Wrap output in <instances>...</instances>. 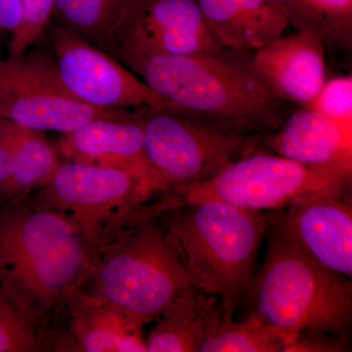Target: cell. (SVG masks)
<instances>
[{"label": "cell", "mask_w": 352, "mask_h": 352, "mask_svg": "<svg viewBox=\"0 0 352 352\" xmlns=\"http://www.w3.org/2000/svg\"><path fill=\"white\" fill-rule=\"evenodd\" d=\"M168 106V113L219 122L242 133L277 129L281 101L249 67L222 54L155 55L122 62Z\"/></svg>", "instance_id": "3"}, {"label": "cell", "mask_w": 352, "mask_h": 352, "mask_svg": "<svg viewBox=\"0 0 352 352\" xmlns=\"http://www.w3.org/2000/svg\"><path fill=\"white\" fill-rule=\"evenodd\" d=\"M60 307L68 314L69 351L146 352L142 326L82 287L69 291Z\"/></svg>", "instance_id": "16"}, {"label": "cell", "mask_w": 352, "mask_h": 352, "mask_svg": "<svg viewBox=\"0 0 352 352\" xmlns=\"http://www.w3.org/2000/svg\"><path fill=\"white\" fill-rule=\"evenodd\" d=\"M63 161L45 132L23 126L12 171L0 185V204L27 199L50 182Z\"/></svg>", "instance_id": "19"}, {"label": "cell", "mask_w": 352, "mask_h": 352, "mask_svg": "<svg viewBox=\"0 0 352 352\" xmlns=\"http://www.w3.org/2000/svg\"><path fill=\"white\" fill-rule=\"evenodd\" d=\"M143 116L133 120H91L62 133L55 145L64 161L126 171L155 193H161L146 159Z\"/></svg>", "instance_id": "14"}, {"label": "cell", "mask_w": 352, "mask_h": 352, "mask_svg": "<svg viewBox=\"0 0 352 352\" xmlns=\"http://www.w3.org/2000/svg\"><path fill=\"white\" fill-rule=\"evenodd\" d=\"M23 21L9 41L8 57H19L45 34L53 16L52 0H22Z\"/></svg>", "instance_id": "24"}, {"label": "cell", "mask_w": 352, "mask_h": 352, "mask_svg": "<svg viewBox=\"0 0 352 352\" xmlns=\"http://www.w3.org/2000/svg\"><path fill=\"white\" fill-rule=\"evenodd\" d=\"M22 129L19 124L0 118V185L12 171Z\"/></svg>", "instance_id": "27"}, {"label": "cell", "mask_w": 352, "mask_h": 352, "mask_svg": "<svg viewBox=\"0 0 352 352\" xmlns=\"http://www.w3.org/2000/svg\"><path fill=\"white\" fill-rule=\"evenodd\" d=\"M164 228L192 284L219 298L222 321L247 298L270 217L226 201L180 204L166 210Z\"/></svg>", "instance_id": "2"}, {"label": "cell", "mask_w": 352, "mask_h": 352, "mask_svg": "<svg viewBox=\"0 0 352 352\" xmlns=\"http://www.w3.org/2000/svg\"><path fill=\"white\" fill-rule=\"evenodd\" d=\"M195 1L224 50H258L280 38L289 24L286 12L275 0Z\"/></svg>", "instance_id": "17"}, {"label": "cell", "mask_w": 352, "mask_h": 352, "mask_svg": "<svg viewBox=\"0 0 352 352\" xmlns=\"http://www.w3.org/2000/svg\"><path fill=\"white\" fill-rule=\"evenodd\" d=\"M351 351L349 336L302 331L296 333L281 352H347Z\"/></svg>", "instance_id": "26"}, {"label": "cell", "mask_w": 352, "mask_h": 352, "mask_svg": "<svg viewBox=\"0 0 352 352\" xmlns=\"http://www.w3.org/2000/svg\"><path fill=\"white\" fill-rule=\"evenodd\" d=\"M275 1H276L277 3L284 9L285 12H286L287 9L294 3L295 0H275Z\"/></svg>", "instance_id": "29"}, {"label": "cell", "mask_w": 352, "mask_h": 352, "mask_svg": "<svg viewBox=\"0 0 352 352\" xmlns=\"http://www.w3.org/2000/svg\"><path fill=\"white\" fill-rule=\"evenodd\" d=\"M155 194L126 171L63 161L50 182L32 192L27 201L68 217L95 265L139 222L179 205L173 193L151 203Z\"/></svg>", "instance_id": "5"}, {"label": "cell", "mask_w": 352, "mask_h": 352, "mask_svg": "<svg viewBox=\"0 0 352 352\" xmlns=\"http://www.w3.org/2000/svg\"><path fill=\"white\" fill-rule=\"evenodd\" d=\"M94 267L68 217L27 199L0 204V292L36 328Z\"/></svg>", "instance_id": "1"}, {"label": "cell", "mask_w": 352, "mask_h": 352, "mask_svg": "<svg viewBox=\"0 0 352 352\" xmlns=\"http://www.w3.org/2000/svg\"><path fill=\"white\" fill-rule=\"evenodd\" d=\"M309 108L326 116L340 126L352 129L351 75L326 80Z\"/></svg>", "instance_id": "25"}, {"label": "cell", "mask_w": 352, "mask_h": 352, "mask_svg": "<svg viewBox=\"0 0 352 352\" xmlns=\"http://www.w3.org/2000/svg\"><path fill=\"white\" fill-rule=\"evenodd\" d=\"M352 173L321 170L281 156L256 153L229 164L214 177L175 192L182 204L226 201L245 210H281L317 197H344Z\"/></svg>", "instance_id": "8"}, {"label": "cell", "mask_w": 352, "mask_h": 352, "mask_svg": "<svg viewBox=\"0 0 352 352\" xmlns=\"http://www.w3.org/2000/svg\"><path fill=\"white\" fill-rule=\"evenodd\" d=\"M133 0H52L53 16L78 36L106 51L111 34Z\"/></svg>", "instance_id": "21"}, {"label": "cell", "mask_w": 352, "mask_h": 352, "mask_svg": "<svg viewBox=\"0 0 352 352\" xmlns=\"http://www.w3.org/2000/svg\"><path fill=\"white\" fill-rule=\"evenodd\" d=\"M278 156L321 170L352 173V129L309 107L292 113L266 139Z\"/></svg>", "instance_id": "15"}, {"label": "cell", "mask_w": 352, "mask_h": 352, "mask_svg": "<svg viewBox=\"0 0 352 352\" xmlns=\"http://www.w3.org/2000/svg\"><path fill=\"white\" fill-rule=\"evenodd\" d=\"M45 34L62 82L83 103L106 110L168 112L159 94L105 51L57 22L50 21Z\"/></svg>", "instance_id": "10"}, {"label": "cell", "mask_w": 352, "mask_h": 352, "mask_svg": "<svg viewBox=\"0 0 352 352\" xmlns=\"http://www.w3.org/2000/svg\"><path fill=\"white\" fill-rule=\"evenodd\" d=\"M270 224L263 265L248 294L252 314L283 333L288 342L302 331L349 336L351 278L315 263L271 219Z\"/></svg>", "instance_id": "4"}, {"label": "cell", "mask_w": 352, "mask_h": 352, "mask_svg": "<svg viewBox=\"0 0 352 352\" xmlns=\"http://www.w3.org/2000/svg\"><path fill=\"white\" fill-rule=\"evenodd\" d=\"M23 21L22 0H0V32L19 31Z\"/></svg>", "instance_id": "28"}, {"label": "cell", "mask_w": 352, "mask_h": 352, "mask_svg": "<svg viewBox=\"0 0 352 352\" xmlns=\"http://www.w3.org/2000/svg\"><path fill=\"white\" fill-rule=\"evenodd\" d=\"M38 328L0 292V352L43 351Z\"/></svg>", "instance_id": "23"}, {"label": "cell", "mask_w": 352, "mask_h": 352, "mask_svg": "<svg viewBox=\"0 0 352 352\" xmlns=\"http://www.w3.org/2000/svg\"><path fill=\"white\" fill-rule=\"evenodd\" d=\"M286 14L298 31L311 32L324 46L351 50L352 0H295Z\"/></svg>", "instance_id": "20"}, {"label": "cell", "mask_w": 352, "mask_h": 352, "mask_svg": "<svg viewBox=\"0 0 352 352\" xmlns=\"http://www.w3.org/2000/svg\"><path fill=\"white\" fill-rule=\"evenodd\" d=\"M106 110L83 103L67 89L52 50L30 48L0 57V118L38 131L68 133L99 119L133 120L147 112Z\"/></svg>", "instance_id": "9"}, {"label": "cell", "mask_w": 352, "mask_h": 352, "mask_svg": "<svg viewBox=\"0 0 352 352\" xmlns=\"http://www.w3.org/2000/svg\"><path fill=\"white\" fill-rule=\"evenodd\" d=\"M161 215L139 222L95 264L83 284L89 285V293L119 308L142 327L193 286L160 223Z\"/></svg>", "instance_id": "6"}, {"label": "cell", "mask_w": 352, "mask_h": 352, "mask_svg": "<svg viewBox=\"0 0 352 352\" xmlns=\"http://www.w3.org/2000/svg\"><path fill=\"white\" fill-rule=\"evenodd\" d=\"M143 129L146 159L164 194L207 182L252 145L245 133L215 120L151 109L143 116Z\"/></svg>", "instance_id": "7"}, {"label": "cell", "mask_w": 352, "mask_h": 352, "mask_svg": "<svg viewBox=\"0 0 352 352\" xmlns=\"http://www.w3.org/2000/svg\"><path fill=\"white\" fill-rule=\"evenodd\" d=\"M105 52L119 61L155 55L222 54L195 0H133Z\"/></svg>", "instance_id": "11"}, {"label": "cell", "mask_w": 352, "mask_h": 352, "mask_svg": "<svg viewBox=\"0 0 352 352\" xmlns=\"http://www.w3.org/2000/svg\"><path fill=\"white\" fill-rule=\"evenodd\" d=\"M219 298L195 286L176 296L155 319L146 352H199L222 321Z\"/></svg>", "instance_id": "18"}, {"label": "cell", "mask_w": 352, "mask_h": 352, "mask_svg": "<svg viewBox=\"0 0 352 352\" xmlns=\"http://www.w3.org/2000/svg\"><path fill=\"white\" fill-rule=\"evenodd\" d=\"M344 197L294 204L272 219L294 245L328 270L352 277V208Z\"/></svg>", "instance_id": "12"}, {"label": "cell", "mask_w": 352, "mask_h": 352, "mask_svg": "<svg viewBox=\"0 0 352 352\" xmlns=\"http://www.w3.org/2000/svg\"><path fill=\"white\" fill-rule=\"evenodd\" d=\"M248 67L278 100L302 107H309L327 80L325 46L305 31L254 50Z\"/></svg>", "instance_id": "13"}, {"label": "cell", "mask_w": 352, "mask_h": 352, "mask_svg": "<svg viewBox=\"0 0 352 352\" xmlns=\"http://www.w3.org/2000/svg\"><path fill=\"white\" fill-rule=\"evenodd\" d=\"M286 336L256 315L243 322L221 321L199 352H281Z\"/></svg>", "instance_id": "22"}]
</instances>
